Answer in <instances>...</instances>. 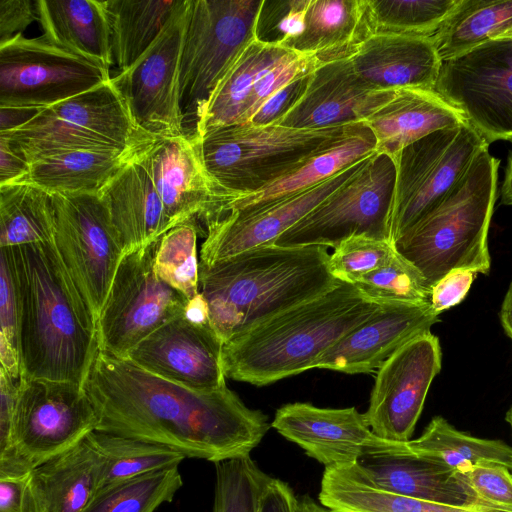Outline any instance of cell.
<instances>
[{
	"label": "cell",
	"mask_w": 512,
	"mask_h": 512,
	"mask_svg": "<svg viewBox=\"0 0 512 512\" xmlns=\"http://www.w3.org/2000/svg\"><path fill=\"white\" fill-rule=\"evenodd\" d=\"M84 387L95 431L167 446L186 458L217 462L250 456L271 424L227 385L197 391L98 351Z\"/></svg>",
	"instance_id": "1"
},
{
	"label": "cell",
	"mask_w": 512,
	"mask_h": 512,
	"mask_svg": "<svg viewBox=\"0 0 512 512\" xmlns=\"http://www.w3.org/2000/svg\"><path fill=\"white\" fill-rule=\"evenodd\" d=\"M6 248L20 307V378L84 385L99 351L97 320L54 243Z\"/></svg>",
	"instance_id": "2"
},
{
	"label": "cell",
	"mask_w": 512,
	"mask_h": 512,
	"mask_svg": "<svg viewBox=\"0 0 512 512\" xmlns=\"http://www.w3.org/2000/svg\"><path fill=\"white\" fill-rule=\"evenodd\" d=\"M327 247L264 245L212 265L199 263V292L223 344L338 286Z\"/></svg>",
	"instance_id": "3"
},
{
	"label": "cell",
	"mask_w": 512,
	"mask_h": 512,
	"mask_svg": "<svg viewBox=\"0 0 512 512\" xmlns=\"http://www.w3.org/2000/svg\"><path fill=\"white\" fill-rule=\"evenodd\" d=\"M382 306L341 282L223 344L225 377L264 386L316 368L325 352Z\"/></svg>",
	"instance_id": "4"
},
{
	"label": "cell",
	"mask_w": 512,
	"mask_h": 512,
	"mask_svg": "<svg viewBox=\"0 0 512 512\" xmlns=\"http://www.w3.org/2000/svg\"><path fill=\"white\" fill-rule=\"evenodd\" d=\"M484 148L446 197L394 246L431 289L452 270L488 274V232L497 198L500 160Z\"/></svg>",
	"instance_id": "5"
},
{
	"label": "cell",
	"mask_w": 512,
	"mask_h": 512,
	"mask_svg": "<svg viewBox=\"0 0 512 512\" xmlns=\"http://www.w3.org/2000/svg\"><path fill=\"white\" fill-rule=\"evenodd\" d=\"M358 123L320 129L244 123L211 130L196 141L209 174L241 197L261 190L332 147Z\"/></svg>",
	"instance_id": "6"
},
{
	"label": "cell",
	"mask_w": 512,
	"mask_h": 512,
	"mask_svg": "<svg viewBox=\"0 0 512 512\" xmlns=\"http://www.w3.org/2000/svg\"><path fill=\"white\" fill-rule=\"evenodd\" d=\"M28 163L75 149L136 153L156 138L134 121L112 78L84 93L42 109L26 124L6 133Z\"/></svg>",
	"instance_id": "7"
},
{
	"label": "cell",
	"mask_w": 512,
	"mask_h": 512,
	"mask_svg": "<svg viewBox=\"0 0 512 512\" xmlns=\"http://www.w3.org/2000/svg\"><path fill=\"white\" fill-rule=\"evenodd\" d=\"M263 0H192L180 66V105L192 136L213 90L254 40Z\"/></svg>",
	"instance_id": "8"
},
{
	"label": "cell",
	"mask_w": 512,
	"mask_h": 512,
	"mask_svg": "<svg viewBox=\"0 0 512 512\" xmlns=\"http://www.w3.org/2000/svg\"><path fill=\"white\" fill-rule=\"evenodd\" d=\"M486 147L465 123L432 132L400 152L389 220L393 244L446 197Z\"/></svg>",
	"instance_id": "9"
},
{
	"label": "cell",
	"mask_w": 512,
	"mask_h": 512,
	"mask_svg": "<svg viewBox=\"0 0 512 512\" xmlns=\"http://www.w3.org/2000/svg\"><path fill=\"white\" fill-rule=\"evenodd\" d=\"M159 239L124 254L97 318L99 350L126 359L157 329L183 315L188 298L155 271Z\"/></svg>",
	"instance_id": "10"
},
{
	"label": "cell",
	"mask_w": 512,
	"mask_h": 512,
	"mask_svg": "<svg viewBox=\"0 0 512 512\" xmlns=\"http://www.w3.org/2000/svg\"><path fill=\"white\" fill-rule=\"evenodd\" d=\"M395 179L394 160L384 154L371 155L354 176L273 244L335 248L355 235L391 241L389 220Z\"/></svg>",
	"instance_id": "11"
},
{
	"label": "cell",
	"mask_w": 512,
	"mask_h": 512,
	"mask_svg": "<svg viewBox=\"0 0 512 512\" xmlns=\"http://www.w3.org/2000/svg\"><path fill=\"white\" fill-rule=\"evenodd\" d=\"M97 415L83 384L20 378L13 447L20 475L73 448L96 430Z\"/></svg>",
	"instance_id": "12"
},
{
	"label": "cell",
	"mask_w": 512,
	"mask_h": 512,
	"mask_svg": "<svg viewBox=\"0 0 512 512\" xmlns=\"http://www.w3.org/2000/svg\"><path fill=\"white\" fill-rule=\"evenodd\" d=\"M110 69L42 35L0 45V106L47 108L107 81Z\"/></svg>",
	"instance_id": "13"
},
{
	"label": "cell",
	"mask_w": 512,
	"mask_h": 512,
	"mask_svg": "<svg viewBox=\"0 0 512 512\" xmlns=\"http://www.w3.org/2000/svg\"><path fill=\"white\" fill-rule=\"evenodd\" d=\"M434 91L487 142H512V39L441 62Z\"/></svg>",
	"instance_id": "14"
},
{
	"label": "cell",
	"mask_w": 512,
	"mask_h": 512,
	"mask_svg": "<svg viewBox=\"0 0 512 512\" xmlns=\"http://www.w3.org/2000/svg\"><path fill=\"white\" fill-rule=\"evenodd\" d=\"M192 0H178L165 27L128 69L112 77L144 132L158 139L185 134L180 66Z\"/></svg>",
	"instance_id": "15"
},
{
	"label": "cell",
	"mask_w": 512,
	"mask_h": 512,
	"mask_svg": "<svg viewBox=\"0 0 512 512\" xmlns=\"http://www.w3.org/2000/svg\"><path fill=\"white\" fill-rule=\"evenodd\" d=\"M54 246L96 320L124 256L99 194H53Z\"/></svg>",
	"instance_id": "16"
},
{
	"label": "cell",
	"mask_w": 512,
	"mask_h": 512,
	"mask_svg": "<svg viewBox=\"0 0 512 512\" xmlns=\"http://www.w3.org/2000/svg\"><path fill=\"white\" fill-rule=\"evenodd\" d=\"M441 363L439 339L427 331L406 342L380 366L364 413L375 435L392 442L411 440Z\"/></svg>",
	"instance_id": "17"
},
{
	"label": "cell",
	"mask_w": 512,
	"mask_h": 512,
	"mask_svg": "<svg viewBox=\"0 0 512 512\" xmlns=\"http://www.w3.org/2000/svg\"><path fill=\"white\" fill-rule=\"evenodd\" d=\"M134 157L148 171L173 227L198 220L205 225L240 197L209 174L189 135L155 139Z\"/></svg>",
	"instance_id": "18"
},
{
	"label": "cell",
	"mask_w": 512,
	"mask_h": 512,
	"mask_svg": "<svg viewBox=\"0 0 512 512\" xmlns=\"http://www.w3.org/2000/svg\"><path fill=\"white\" fill-rule=\"evenodd\" d=\"M369 157L305 190L248 210L226 211L209 220L204 225L205 240L199 263L212 265L247 250L273 244L354 176Z\"/></svg>",
	"instance_id": "19"
},
{
	"label": "cell",
	"mask_w": 512,
	"mask_h": 512,
	"mask_svg": "<svg viewBox=\"0 0 512 512\" xmlns=\"http://www.w3.org/2000/svg\"><path fill=\"white\" fill-rule=\"evenodd\" d=\"M271 427L325 468L352 465L365 454L385 451L400 443L375 435L365 414L355 407L288 403L276 410Z\"/></svg>",
	"instance_id": "20"
},
{
	"label": "cell",
	"mask_w": 512,
	"mask_h": 512,
	"mask_svg": "<svg viewBox=\"0 0 512 512\" xmlns=\"http://www.w3.org/2000/svg\"><path fill=\"white\" fill-rule=\"evenodd\" d=\"M222 347L211 326L194 324L181 315L145 338L126 359L173 383L213 391L226 386Z\"/></svg>",
	"instance_id": "21"
},
{
	"label": "cell",
	"mask_w": 512,
	"mask_h": 512,
	"mask_svg": "<svg viewBox=\"0 0 512 512\" xmlns=\"http://www.w3.org/2000/svg\"><path fill=\"white\" fill-rule=\"evenodd\" d=\"M439 321L430 302L383 304L325 352L316 368L347 374L377 371L402 345Z\"/></svg>",
	"instance_id": "22"
},
{
	"label": "cell",
	"mask_w": 512,
	"mask_h": 512,
	"mask_svg": "<svg viewBox=\"0 0 512 512\" xmlns=\"http://www.w3.org/2000/svg\"><path fill=\"white\" fill-rule=\"evenodd\" d=\"M394 90L370 87L349 58L320 64L310 75L298 102L276 123L297 129H320L362 122Z\"/></svg>",
	"instance_id": "23"
},
{
	"label": "cell",
	"mask_w": 512,
	"mask_h": 512,
	"mask_svg": "<svg viewBox=\"0 0 512 512\" xmlns=\"http://www.w3.org/2000/svg\"><path fill=\"white\" fill-rule=\"evenodd\" d=\"M348 466L366 482L402 496L454 506H491L471 491L457 470L413 454L406 442L365 454Z\"/></svg>",
	"instance_id": "24"
},
{
	"label": "cell",
	"mask_w": 512,
	"mask_h": 512,
	"mask_svg": "<svg viewBox=\"0 0 512 512\" xmlns=\"http://www.w3.org/2000/svg\"><path fill=\"white\" fill-rule=\"evenodd\" d=\"M355 73L379 90H434L441 60L431 37L370 34L349 57Z\"/></svg>",
	"instance_id": "25"
},
{
	"label": "cell",
	"mask_w": 512,
	"mask_h": 512,
	"mask_svg": "<svg viewBox=\"0 0 512 512\" xmlns=\"http://www.w3.org/2000/svg\"><path fill=\"white\" fill-rule=\"evenodd\" d=\"M98 194L124 254L149 245L173 228L148 171L135 157Z\"/></svg>",
	"instance_id": "26"
},
{
	"label": "cell",
	"mask_w": 512,
	"mask_h": 512,
	"mask_svg": "<svg viewBox=\"0 0 512 512\" xmlns=\"http://www.w3.org/2000/svg\"><path fill=\"white\" fill-rule=\"evenodd\" d=\"M376 140V153L395 162L400 152L424 136L467 123L434 90L395 89L389 99L363 121Z\"/></svg>",
	"instance_id": "27"
},
{
	"label": "cell",
	"mask_w": 512,
	"mask_h": 512,
	"mask_svg": "<svg viewBox=\"0 0 512 512\" xmlns=\"http://www.w3.org/2000/svg\"><path fill=\"white\" fill-rule=\"evenodd\" d=\"M106 463L86 437L30 473L42 512H83L103 486Z\"/></svg>",
	"instance_id": "28"
},
{
	"label": "cell",
	"mask_w": 512,
	"mask_h": 512,
	"mask_svg": "<svg viewBox=\"0 0 512 512\" xmlns=\"http://www.w3.org/2000/svg\"><path fill=\"white\" fill-rule=\"evenodd\" d=\"M370 34L367 0H309L303 29L286 48L323 64L351 57Z\"/></svg>",
	"instance_id": "29"
},
{
	"label": "cell",
	"mask_w": 512,
	"mask_h": 512,
	"mask_svg": "<svg viewBox=\"0 0 512 512\" xmlns=\"http://www.w3.org/2000/svg\"><path fill=\"white\" fill-rule=\"evenodd\" d=\"M35 5L46 40L108 69L114 65L104 0H37Z\"/></svg>",
	"instance_id": "30"
},
{
	"label": "cell",
	"mask_w": 512,
	"mask_h": 512,
	"mask_svg": "<svg viewBox=\"0 0 512 512\" xmlns=\"http://www.w3.org/2000/svg\"><path fill=\"white\" fill-rule=\"evenodd\" d=\"M136 153L112 149L62 151L30 163L28 173L14 183L31 184L52 195L98 194Z\"/></svg>",
	"instance_id": "31"
},
{
	"label": "cell",
	"mask_w": 512,
	"mask_h": 512,
	"mask_svg": "<svg viewBox=\"0 0 512 512\" xmlns=\"http://www.w3.org/2000/svg\"><path fill=\"white\" fill-rule=\"evenodd\" d=\"M375 153L373 133L367 125L359 122L341 141L261 190L234 200L225 212L248 210L305 190Z\"/></svg>",
	"instance_id": "32"
},
{
	"label": "cell",
	"mask_w": 512,
	"mask_h": 512,
	"mask_svg": "<svg viewBox=\"0 0 512 512\" xmlns=\"http://www.w3.org/2000/svg\"><path fill=\"white\" fill-rule=\"evenodd\" d=\"M289 49L254 39L219 81L197 119L193 134L239 124L245 105L259 76Z\"/></svg>",
	"instance_id": "33"
},
{
	"label": "cell",
	"mask_w": 512,
	"mask_h": 512,
	"mask_svg": "<svg viewBox=\"0 0 512 512\" xmlns=\"http://www.w3.org/2000/svg\"><path fill=\"white\" fill-rule=\"evenodd\" d=\"M178 0H104L114 65L130 68L169 20Z\"/></svg>",
	"instance_id": "34"
},
{
	"label": "cell",
	"mask_w": 512,
	"mask_h": 512,
	"mask_svg": "<svg viewBox=\"0 0 512 512\" xmlns=\"http://www.w3.org/2000/svg\"><path fill=\"white\" fill-rule=\"evenodd\" d=\"M512 29V0H460L431 37L441 61L498 39Z\"/></svg>",
	"instance_id": "35"
},
{
	"label": "cell",
	"mask_w": 512,
	"mask_h": 512,
	"mask_svg": "<svg viewBox=\"0 0 512 512\" xmlns=\"http://www.w3.org/2000/svg\"><path fill=\"white\" fill-rule=\"evenodd\" d=\"M52 194L27 183L0 186V248L53 243Z\"/></svg>",
	"instance_id": "36"
},
{
	"label": "cell",
	"mask_w": 512,
	"mask_h": 512,
	"mask_svg": "<svg viewBox=\"0 0 512 512\" xmlns=\"http://www.w3.org/2000/svg\"><path fill=\"white\" fill-rule=\"evenodd\" d=\"M410 452L453 470L479 462L505 466L512 472V447L501 440L471 436L442 416L432 418L420 437L409 440Z\"/></svg>",
	"instance_id": "37"
},
{
	"label": "cell",
	"mask_w": 512,
	"mask_h": 512,
	"mask_svg": "<svg viewBox=\"0 0 512 512\" xmlns=\"http://www.w3.org/2000/svg\"><path fill=\"white\" fill-rule=\"evenodd\" d=\"M87 438L105 459L103 486L179 467L186 456L164 445L93 431Z\"/></svg>",
	"instance_id": "38"
},
{
	"label": "cell",
	"mask_w": 512,
	"mask_h": 512,
	"mask_svg": "<svg viewBox=\"0 0 512 512\" xmlns=\"http://www.w3.org/2000/svg\"><path fill=\"white\" fill-rule=\"evenodd\" d=\"M183 486L179 467L102 487L83 512H154Z\"/></svg>",
	"instance_id": "39"
},
{
	"label": "cell",
	"mask_w": 512,
	"mask_h": 512,
	"mask_svg": "<svg viewBox=\"0 0 512 512\" xmlns=\"http://www.w3.org/2000/svg\"><path fill=\"white\" fill-rule=\"evenodd\" d=\"M460 0H367L372 34L432 37Z\"/></svg>",
	"instance_id": "40"
},
{
	"label": "cell",
	"mask_w": 512,
	"mask_h": 512,
	"mask_svg": "<svg viewBox=\"0 0 512 512\" xmlns=\"http://www.w3.org/2000/svg\"><path fill=\"white\" fill-rule=\"evenodd\" d=\"M196 222L177 225L160 237L155 271L167 284L191 299L199 293Z\"/></svg>",
	"instance_id": "41"
},
{
	"label": "cell",
	"mask_w": 512,
	"mask_h": 512,
	"mask_svg": "<svg viewBox=\"0 0 512 512\" xmlns=\"http://www.w3.org/2000/svg\"><path fill=\"white\" fill-rule=\"evenodd\" d=\"M212 512H258L268 478L250 456L217 462Z\"/></svg>",
	"instance_id": "42"
},
{
	"label": "cell",
	"mask_w": 512,
	"mask_h": 512,
	"mask_svg": "<svg viewBox=\"0 0 512 512\" xmlns=\"http://www.w3.org/2000/svg\"><path fill=\"white\" fill-rule=\"evenodd\" d=\"M352 284L380 304L430 302L431 289L424 277L399 253L387 265L359 277Z\"/></svg>",
	"instance_id": "43"
},
{
	"label": "cell",
	"mask_w": 512,
	"mask_h": 512,
	"mask_svg": "<svg viewBox=\"0 0 512 512\" xmlns=\"http://www.w3.org/2000/svg\"><path fill=\"white\" fill-rule=\"evenodd\" d=\"M397 253L389 240L365 235L351 236L330 254V272L339 281L352 284L359 277L390 263Z\"/></svg>",
	"instance_id": "44"
},
{
	"label": "cell",
	"mask_w": 512,
	"mask_h": 512,
	"mask_svg": "<svg viewBox=\"0 0 512 512\" xmlns=\"http://www.w3.org/2000/svg\"><path fill=\"white\" fill-rule=\"evenodd\" d=\"M0 370L14 379L21 377L20 307L8 249L0 256Z\"/></svg>",
	"instance_id": "45"
},
{
	"label": "cell",
	"mask_w": 512,
	"mask_h": 512,
	"mask_svg": "<svg viewBox=\"0 0 512 512\" xmlns=\"http://www.w3.org/2000/svg\"><path fill=\"white\" fill-rule=\"evenodd\" d=\"M321 63L312 55L289 50L257 79L239 124L248 123L254 114L278 91L299 77L312 73Z\"/></svg>",
	"instance_id": "46"
},
{
	"label": "cell",
	"mask_w": 512,
	"mask_h": 512,
	"mask_svg": "<svg viewBox=\"0 0 512 512\" xmlns=\"http://www.w3.org/2000/svg\"><path fill=\"white\" fill-rule=\"evenodd\" d=\"M309 0H263L255 38L263 43L286 48L302 31Z\"/></svg>",
	"instance_id": "47"
},
{
	"label": "cell",
	"mask_w": 512,
	"mask_h": 512,
	"mask_svg": "<svg viewBox=\"0 0 512 512\" xmlns=\"http://www.w3.org/2000/svg\"><path fill=\"white\" fill-rule=\"evenodd\" d=\"M457 471L480 500L512 512V473L508 468L496 463L479 462Z\"/></svg>",
	"instance_id": "48"
},
{
	"label": "cell",
	"mask_w": 512,
	"mask_h": 512,
	"mask_svg": "<svg viewBox=\"0 0 512 512\" xmlns=\"http://www.w3.org/2000/svg\"><path fill=\"white\" fill-rule=\"evenodd\" d=\"M476 274L472 270L456 269L441 278L431 288L430 304L433 310L440 315L459 304L466 297Z\"/></svg>",
	"instance_id": "49"
},
{
	"label": "cell",
	"mask_w": 512,
	"mask_h": 512,
	"mask_svg": "<svg viewBox=\"0 0 512 512\" xmlns=\"http://www.w3.org/2000/svg\"><path fill=\"white\" fill-rule=\"evenodd\" d=\"M310 74L299 77L272 96L248 122L255 126L276 124L301 98Z\"/></svg>",
	"instance_id": "50"
},
{
	"label": "cell",
	"mask_w": 512,
	"mask_h": 512,
	"mask_svg": "<svg viewBox=\"0 0 512 512\" xmlns=\"http://www.w3.org/2000/svg\"><path fill=\"white\" fill-rule=\"evenodd\" d=\"M0 512H42L30 474L0 479Z\"/></svg>",
	"instance_id": "51"
},
{
	"label": "cell",
	"mask_w": 512,
	"mask_h": 512,
	"mask_svg": "<svg viewBox=\"0 0 512 512\" xmlns=\"http://www.w3.org/2000/svg\"><path fill=\"white\" fill-rule=\"evenodd\" d=\"M34 21H38L35 1L0 0V45L23 34Z\"/></svg>",
	"instance_id": "52"
},
{
	"label": "cell",
	"mask_w": 512,
	"mask_h": 512,
	"mask_svg": "<svg viewBox=\"0 0 512 512\" xmlns=\"http://www.w3.org/2000/svg\"><path fill=\"white\" fill-rule=\"evenodd\" d=\"M258 512H298V499L286 482L268 476L260 496Z\"/></svg>",
	"instance_id": "53"
},
{
	"label": "cell",
	"mask_w": 512,
	"mask_h": 512,
	"mask_svg": "<svg viewBox=\"0 0 512 512\" xmlns=\"http://www.w3.org/2000/svg\"><path fill=\"white\" fill-rule=\"evenodd\" d=\"M28 170L29 164L14 150L10 140L0 135V186L17 182Z\"/></svg>",
	"instance_id": "54"
},
{
	"label": "cell",
	"mask_w": 512,
	"mask_h": 512,
	"mask_svg": "<svg viewBox=\"0 0 512 512\" xmlns=\"http://www.w3.org/2000/svg\"><path fill=\"white\" fill-rule=\"evenodd\" d=\"M42 109L20 106H0V133L10 132L33 119Z\"/></svg>",
	"instance_id": "55"
},
{
	"label": "cell",
	"mask_w": 512,
	"mask_h": 512,
	"mask_svg": "<svg viewBox=\"0 0 512 512\" xmlns=\"http://www.w3.org/2000/svg\"><path fill=\"white\" fill-rule=\"evenodd\" d=\"M183 316L194 324L210 326L208 304L201 292L188 300Z\"/></svg>",
	"instance_id": "56"
},
{
	"label": "cell",
	"mask_w": 512,
	"mask_h": 512,
	"mask_svg": "<svg viewBox=\"0 0 512 512\" xmlns=\"http://www.w3.org/2000/svg\"><path fill=\"white\" fill-rule=\"evenodd\" d=\"M500 321L504 332L512 340V280L501 305Z\"/></svg>",
	"instance_id": "57"
},
{
	"label": "cell",
	"mask_w": 512,
	"mask_h": 512,
	"mask_svg": "<svg viewBox=\"0 0 512 512\" xmlns=\"http://www.w3.org/2000/svg\"><path fill=\"white\" fill-rule=\"evenodd\" d=\"M501 202L512 205V151L508 157L505 178L501 187Z\"/></svg>",
	"instance_id": "58"
},
{
	"label": "cell",
	"mask_w": 512,
	"mask_h": 512,
	"mask_svg": "<svg viewBox=\"0 0 512 512\" xmlns=\"http://www.w3.org/2000/svg\"><path fill=\"white\" fill-rule=\"evenodd\" d=\"M298 512H333L321 504H317L311 497L304 496L298 500Z\"/></svg>",
	"instance_id": "59"
},
{
	"label": "cell",
	"mask_w": 512,
	"mask_h": 512,
	"mask_svg": "<svg viewBox=\"0 0 512 512\" xmlns=\"http://www.w3.org/2000/svg\"><path fill=\"white\" fill-rule=\"evenodd\" d=\"M505 420L509 424L511 431H512V406L509 408V410L506 412Z\"/></svg>",
	"instance_id": "60"
},
{
	"label": "cell",
	"mask_w": 512,
	"mask_h": 512,
	"mask_svg": "<svg viewBox=\"0 0 512 512\" xmlns=\"http://www.w3.org/2000/svg\"><path fill=\"white\" fill-rule=\"evenodd\" d=\"M501 38H509V39H512V29L509 30L508 32H506L505 34H503L501 37H499L498 39H501Z\"/></svg>",
	"instance_id": "61"
}]
</instances>
